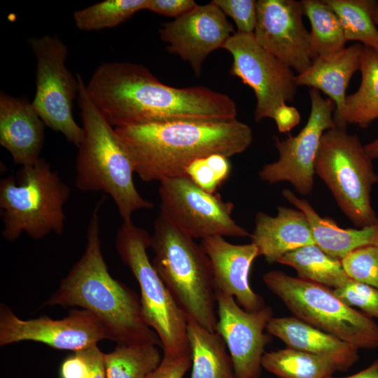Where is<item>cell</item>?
<instances>
[{
    "label": "cell",
    "mask_w": 378,
    "mask_h": 378,
    "mask_svg": "<svg viewBox=\"0 0 378 378\" xmlns=\"http://www.w3.org/2000/svg\"><path fill=\"white\" fill-rule=\"evenodd\" d=\"M88 95L113 127L175 120L233 119L237 110L225 94L204 86L163 84L145 66L104 62L86 84Z\"/></svg>",
    "instance_id": "1"
},
{
    "label": "cell",
    "mask_w": 378,
    "mask_h": 378,
    "mask_svg": "<svg viewBox=\"0 0 378 378\" xmlns=\"http://www.w3.org/2000/svg\"><path fill=\"white\" fill-rule=\"evenodd\" d=\"M115 130L135 173L145 182L186 176L192 161L214 154H240L253 141L251 128L237 118L175 120Z\"/></svg>",
    "instance_id": "2"
},
{
    "label": "cell",
    "mask_w": 378,
    "mask_h": 378,
    "mask_svg": "<svg viewBox=\"0 0 378 378\" xmlns=\"http://www.w3.org/2000/svg\"><path fill=\"white\" fill-rule=\"evenodd\" d=\"M105 199H100L92 211L83 254L45 305L79 307L90 312L118 344L162 346L159 337L144 318L140 298L108 272L100 237L99 212Z\"/></svg>",
    "instance_id": "3"
},
{
    "label": "cell",
    "mask_w": 378,
    "mask_h": 378,
    "mask_svg": "<svg viewBox=\"0 0 378 378\" xmlns=\"http://www.w3.org/2000/svg\"><path fill=\"white\" fill-rule=\"evenodd\" d=\"M83 138L76 160V185L83 192H103L115 204L122 221L154 206L137 190L130 156L113 127L90 98L83 77L76 74Z\"/></svg>",
    "instance_id": "4"
},
{
    "label": "cell",
    "mask_w": 378,
    "mask_h": 378,
    "mask_svg": "<svg viewBox=\"0 0 378 378\" xmlns=\"http://www.w3.org/2000/svg\"><path fill=\"white\" fill-rule=\"evenodd\" d=\"M150 248L154 253L153 267L187 318L216 331L213 272L202 246L160 214L154 221Z\"/></svg>",
    "instance_id": "5"
},
{
    "label": "cell",
    "mask_w": 378,
    "mask_h": 378,
    "mask_svg": "<svg viewBox=\"0 0 378 378\" xmlns=\"http://www.w3.org/2000/svg\"><path fill=\"white\" fill-rule=\"evenodd\" d=\"M70 195L67 184L41 158L21 167L16 176H8L0 182L2 236L13 241L24 232L35 240L52 232L62 234L64 208Z\"/></svg>",
    "instance_id": "6"
},
{
    "label": "cell",
    "mask_w": 378,
    "mask_h": 378,
    "mask_svg": "<svg viewBox=\"0 0 378 378\" xmlns=\"http://www.w3.org/2000/svg\"><path fill=\"white\" fill-rule=\"evenodd\" d=\"M115 246L122 262L137 281L144 318L158 335L163 355L191 356L187 336L188 318L150 261V234L132 221H122Z\"/></svg>",
    "instance_id": "7"
},
{
    "label": "cell",
    "mask_w": 378,
    "mask_h": 378,
    "mask_svg": "<svg viewBox=\"0 0 378 378\" xmlns=\"http://www.w3.org/2000/svg\"><path fill=\"white\" fill-rule=\"evenodd\" d=\"M262 280L293 316L359 349L378 348V324L344 303L332 289L280 270L265 273Z\"/></svg>",
    "instance_id": "8"
},
{
    "label": "cell",
    "mask_w": 378,
    "mask_h": 378,
    "mask_svg": "<svg viewBox=\"0 0 378 378\" xmlns=\"http://www.w3.org/2000/svg\"><path fill=\"white\" fill-rule=\"evenodd\" d=\"M372 160L358 136L338 127L323 133L315 159V174L358 228L378 220L371 202L372 188L378 181Z\"/></svg>",
    "instance_id": "9"
},
{
    "label": "cell",
    "mask_w": 378,
    "mask_h": 378,
    "mask_svg": "<svg viewBox=\"0 0 378 378\" xmlns=\"http://www.w3.org/2000/svg\"><path fill=\"white\" fill-rule=\"evenodd\" d=\"M27 42L36 61L31 103L46 126L78 147L83 130L74 118L73 102L79 84L66 66L68 48L59 36L49 34L30 37Z\"/></svg>",
    "instance_id": "10"
},
{
    "label": "cell",
    "mask_w": 378,
    "mask_h": 378,
    "mask_svg": "<svg viewBox=\"0 0 378 378\" xmlns=\"http://www.w3.org/2000/svg\"><path fill=\"white\" fill-rule=\"evenodd\" d=\"M160 214L174 227L192 239L249 237L232 218L234 205L218 193H209L187 176L160 182Z\"/></svg>",
    "instance_id": "11"
},
{
    "label": "cell",
    "mask_w": 378,
    "mask_h": 378,
    "mask_svg": "<svg viewBox=\"0 0 378 378\" xmlns=\"http://www.w3.org/2000/svg\"><path fill=\"white\" fill-rule=\"evenodd\" d=\"M232 56L230 74L253 91L254 118H272L275 109L293 102L298 86L293 70L260 46L253 33L236 31L223 48Z\"/></svg>",
    "instance_id": "12"
},
{
    "label": "cell",
    "mask_w": 378,
    "mask_h": 378,
    "mask_svg": "<svg viewBox=\"0 0 378 378\" xmlns=\"http://www.w3.org/2000/svg\"><path fill=\"white\" fill-rule=\"evenodd\" d=\"M311 111L304 127L296 136L285 139L274 136L278 159L262 166L260 179L269 184L290 183L302 195L312 193L314 184V163L323 133L335 126V106L318 90L310 88Z\"/></svg>",
    "instance_id": "13"
},
{
    "label": "cell",
    "mask_w": 378,
    "mask_h": 378,
    "mask_svg": "<svg viewBox=\"0 0 378 378\" xmlns=\"http://www.w3.org/2000/svg\"><path fill=\"white\" fill-rule=\"evenodd\" d=\"M111 340L104 324L85 309H73L67 316L52 319L41 316L22 319L6 305L0 307V346L22 341L43 343L76 352Z\"/></svg>",
    "instance_id": "14"
},
{
    "label": "cell",
    "mask_w": 378,
    "mask_h": 378,
    "mask_svg": "<svg viewBox=\"0 0 378 378\" xmlns=\"http://www.w3.org/2000/svg\"><path fill=\"white\" fill-rule=\"evenodd\" d=\"M218 320L216 332L225 341L236 378H259L265 346L271 335L265 333L272 309L265 305L247 312L229 295L216 292Z\"/></svg>",
    "instance_id": "15"
},
{
    "label": "cell",
    "mask_w": 378,
    "mask_h": 378,
    "mask_svg": "<svg viewBox=\"0 0 378 378\" xmlns=\"http://www.w3.org/2000/svg\"><path fill=\"white\" fill-rule=\"evenodd\" d=\"M257 43L298 74L313 61L302 4L296 0L256 1Z\"/></svg>",
    "instance_id": "16"
},
{
    "label": "cell",
    "mask_w": 378,
    "mask_h": 378,
    "mask_svg": "<svg viewBox=\"0 0 378 378\" xmlns=\"http://www.w3.org/2000/svg\"><path fill=\"white\" fill-rule=\"evenodd\" d=\"M235 31L226 15L214 2L197 4L192 9L159 29L167 50L188 62L197 76L203 62L214 50L223 48Z\"/></svg>",
    "instance_id": "17"
},
{
    "label": "cell",
    "mask_w": 378,
    "mask_h": 378,
    "mask_svg": "<svg viewBox=\"0 0 378 378\" xmlns=\"http://www.w3.org/2000/svg\"><path fill=\"white\" fill-rule=\"evenodd\" d=\"M201 246L211 265L216 292L235 298L247 312L265 306L263 298L253 290L249 283L252 263L259 256L255 244H234L216 236L202 239Z\"/></svg>",
    "instance_id": "18"
},
{
    "label": "cell",
    "mask_w": 378,
    "mask_h": 378,
    "mask_svg": "<svg viewBox=\"0 0 378 378\" xmlns=\"http://www.w3.org/2000/svg\"><path fill=\"white\" fill-rule=\"evenodd\" d=\"M45 123L27 98L0 93V144L13 162L27 166L40 158L45 139Z\"/></svg>",
    "instance_id": "19"
},
{
    "label": "cell",
    "mask_w": 378,
    "mask_h": 378,
    "mask_svg": "<svg viewBox=\"0 0 378 378\" xmlns=\"http://www.w3.org/2000/svg\"><path fill=\"white\" fill-rule=\"evenodd\" d=\"M249 237L258 248L259 256L262 255L270 264L298 248L315 244L304 213L286 206H278L274 216L258 212Z\"/></svg>",
    "instance_id": "20"
},
{
    "label": "cell",
    "mask_w": 378,
    "mask_h": 378,
    "mask_svg": "<svg viewBox=\"0 0 378 378\" xmlns=\"http://www.w3.org/2000/svg\"><path fill=\"white\" fill-rule=\"evenodd\" d=\"M266 330L287 347L330 360L337 371H347L359 359V349L295 316L272 317Z\"/></svg>",
    "instance_id": "21"
},
{
    "label": "cell",
    "mask_w": 378,
    "mask_h": 378,
    "mask_svg": "<svg viewBox=\"0 0 378 378\" xmlns=\"http://www.w3.org/2000/svg\"><path fill=\"white\" fill-rule=\"evenodd\" d=\"M363 45L355 43L327 57H318L304 71L295 77L296 84L322 91L335 106L333 120L340 115L346 91L354 73L360 69Z\"/></svg>",
    "instance_id": "22"
},
{
    "label": "cell",
    "mask_w": 378,
    "mask_h": 378,
    "mask_svg": "<svg viewBox=\"0 0 378 378\" xmlns=\"http://www.w3.org/2000/svg\"><path fill=\"white\" fill-rule=\"evenodd\" d=\"M284 197L307 217L314 244L328 255L342 260L353 251L368 245H375L378 236V220L363 228L344 229L328 218L321 217L309 202L298 197L290 190L282 191Z\"/></svg>",
    "instance_id": "23"
},
{
    "label": "cell",
    "mask_w": 378,
    "mask_h": 378,
    "mask_svg": "<svg viewBox=\"0 0 378 378\" xmlns=\"http://www.w3.org/2000/svg\"><path fill=\"white\" fill-rule=\"evenodd\" d=\"M187 336L192 366L190 378H236L226 344L218 332L188 318Z\"/></svg>",
    "instance_id": "24"
},
{
    "label": "cell",
    "mask_w": 378,
    "mask_h": 378,
    "mask_svg": "<svg viewBox=\"0 0 378 378\" xmlns=\"http://www.w3.org/2000/svg\"><path fill=\"white\" fill-rule=\"evenodd\" d=\"M359 70L360 87L346 97L340 115L334 120L336 127L354 124L366 128L378 118V56L373 48L363 46Z\"/></svg>",
    "instance_id": "25"
},
{
    "label": "cell",
    "mask_w": 378,
    "mask_h": 378,
    "mask_svg": "<svg viewBox=\"0 0 378 378\" xmlns=\"http://www.w3.org/2000/svg\"><path fill=\"white\" fill-rule=\"evenodd\" d=\"M277 262L293 267L300 279L332 289L341 288L351 280L341 260L328 255L316 244L292 251Z\"/></svg>",
    "instance_id": "26"
},
{
    "label": "cell",
    "mask_w": 378,
    "mask_h": 378,
    "mask_svg": "<svg viewBox=\"0 0 378 378\" xmlns=\"http://www.w3.org/2000/svg\"><path fill=\"white\" fill-rule=\"evenodd\" d=\"M301 2L311 24L309 38L313 60L332 56L344 49L347 41L341 22L324 0Z\"/></svg>",
    "instance_id": "27"
},
{
    "label": "cell",
    "mask_w": 378,
    "mask_h": 378,
    "mask_svg": "<svg viewBox=\"0 0 378 378\" xmlns=\"http://www.w3.org/2000/svg\"><path fill=\"white\" fill-rule=\"evenodd\" d=\"M261 363L278 378H328L337 371L324 357L289 347L265 352Z\"/></svg>",
    "instance_id": "28"
},
{
    "label": "cell",
    "mask_w": 378,
    "mask_h": 378,
    "mask_svg": "<svg viewBox=\"0 0 378 378\" xmlns=\"http://www.w3.org/2000/svg\"><path fill=\"white\" fill-rule=\"evenodd\" d=\"M157 346L118 344L111 352L104 354L106 378H148L162 360Z\"/></svg>",
    "instance_id": "29"
},
{
    "label": "cell",
    "mask_w": 378,
    "mask_h": 378,
    "mask_svg": "<svg viewBox=\"0 0 378 378\" xmlns=\"http://www.w3.org/2000/svg\"><path fill=\"white\" fill-rule=\"evenodd\" d=\"M337 15L346 41H353L374 48L378 44V29L373 13L374 0H324Z\"/></svg>",
    "instance_id": "30"
},
{
    "label": "cell",
    "mask_w": 378,
    "mask_h": 378,
    "mask_svg": "<svg viewBox=\"0 0 378 378\" xmlns=\"http://www.w3.org/2000/svg\"><path fill=\"white\" fill-rule=\"evenodd\" d=\"M149 0H105L73 14L76 27L91 31L115 27L126 22L136 13L148 8Z\"/></svg>",
    "instance_id": "31"
},
{
    "label": "cell",
    "mask_w": 378,
    "mask_h": 378,
    "mask_svg": "<svg viewBox=\"0 0 378 378\" xmlns=\"http://www.w3.org/2000/svg\"><path fill=\"white\" fill-rule=\"evenodd\" d=\"M229 158L214 154L198 158L186 169V175L204 191L216 193L231 172Z\"/></svg>",
    "instance_id": "32"
},
{
    "label": "cell",
    "mask_w": 378,
    "mask_h": 378,
    "mask_svg": "<svg viewBox=\"0 0 378 378\" xmlns=\"http://www.w3.org/2000/svg\"><path fill=\"white\" fill-rule=\"evenodd\" d=\"M342 266L351 279L378 288V246L360 247L344 257Z\"/></svg>",
    "instance_id": "33"
},
{
    "label": "cell",
    "mask_w": 378,
    "mask_h": 378,
    "mask_svg": "<svg viewBox=\"0 0 378 378\" xmlns=\"http://www.w3.org/2000/svg\"><path fill=\"white\" fill-rule=\"evenodd\" d=\"M332 290L349 306L356 307L368 317L378 321V288L351 279L344 286Z\"/></svg>",
    "instance_id": "34"
},
{
    "label": "cell",
    "mask_w": 378,
    "mask_h": 378,
    "mask_svg": "<svg viewBox=\"0 0 378 378\" xmlns=\"http://www.w3.org/2000/svg\"><path fill=\"white\" fill-rule=\"evenodd\" d=\"M213 2L234 22L237 31L253 33L256 24V1L213 0Z\"/></svg>",
    "instance_id": "35"
},
{
    "label": "cell",
    "mask_w": 378,
    "mask_h": 378,
    "mask_svg": "<svg viewBox=\"0 0 378 378\" xmlns=\"http://www.w3.org/2000/svg\"><path fill=\"white\" fill-rule=\"evenodd\" d=\"M191 365V356L171 357L163 355L161 363L148 378H183Z\"/></svg>",
    "instance_id": "36"
},
{
    "label": "cell",
    "mask_w": 378,
    "mask_h": 378,
    "mask_svg": "<svg viewBox=\"0 0 378 378\" xmlns=\"http://www.w3.org/2000/svg\"><path fill=\"white\" fill-rule=\"evenodd\" d=\"M197 4L193 0H149L147 10L176 18L192 9Z\"/></svg>",
    "instance_id": "37"
},
{
    "label": "cell",
    "mask_w": 378,
    "mask_h": 378,
    "mask_svg": "<svg viewBox=\"0 0 378 378\" xmlns=\"http://www.w3.org/2000/svg\"><path fill=\"white\" fill-rule=\"evenodd\" d=\"M89 375V364L81 350L69 356L61 365V378H88Z\"/></svg>",
    "instance_id": "38"
},
{
    "label": "cell",
    "mask_w": 378,
    "mask_h": 378,
    "mask_svg": "<svg viewBox=\"0 0 378 378\" xmlns=\"http://www.w3.org/2000/svg\"><path fill=\"white\" fill-rule=\"evenodd\" d=\"M272 119L278 130L281 133H286L300 123V115L296 108L283 104L275 109Z\"/></svg>",
    "instance_id": "39"
},
{
    "label": "cell",
    "mask_w": 378,
    "mask_h": 378,
    "mask_svg": "<svg viewBox=\"0 0 378 378\" xmlns=\"http://www.w3.org/2000/svg\"><path fill=\"white\" fill-rule=\"evenodd\" d=\"M90 367L88 378H106L104 363V354L97 344L81 350Z\"/></svg>",
    "instance_id": "40"
},
{
    "label": "cell",
    "mask_w": 378,
    "mask_h": 378,
    "mask_svg": "<svg viewBox=\"0 0 378 378\" xmlns=\"http://www.w3.org/2000/svg\"><path fill=\"white\" fill-rule=\"evenodd\" d=\"M328 378H378V358L374 360L368 367L356 374L343 377L330 376Z\"/></svg>",
    "instance_id": "41"
},
{
    "label": "cell",
    "mask_w": 378,
    "mask_h": 378,
    "mask_svg": "<svg viewBox=\"0 0 378 378\" xmlns=\"http://www.w3.org/2000/svg\"><path fill=\"white\" fill-rule=\"evenodd\" d=\"M368 155L373 160L378 158V138L364 146Z\"/></svg>",
    "instance_id": "42"
},
{
    "label": "cell",
    "mask_w": 378,
    "mask_h": 378,
    "mask_svg": "<svg viewBox=\"0 0 378 378\" xmlns=\"http://www.w3.org/2000/svg\"><path fill=\"white\" fill-rule=\"evenodd\" d=\"M373 21L376 26H378V7L375 9L373 13Z\"/></svg>",
    "instance_id": "43"
},
{
    "label": "cell",
    "mask_w": 378,
    "mask_h": 378,
    "mask_svg": "<svg viewBox=\"0 0 378 378\" xmlns=\"http://www.w3.org/2000/svg\"><path fill=\"white\" fill-rule=\"evenodd\" d=\"M374 52H376V54L378 56V44L376 46L375 48H373Z\"/></svg>",
    "instance_id": "44"
},
{
    "label": "cell",
    "mask_w": 378,
    "mask_h": 378,
    "mask_svg": "<svg viewBox=\"0 0 378 378\" xmlns=\"http://www.w3.org/2000/svg\"><path fill=\"white\" fill-rule=\"evenodd\" d=\"M375 246H378V236H377V241H376Z\"/></svg>",
    "instance_id": "45"
}]
</instances>
